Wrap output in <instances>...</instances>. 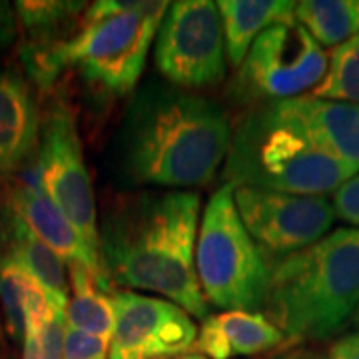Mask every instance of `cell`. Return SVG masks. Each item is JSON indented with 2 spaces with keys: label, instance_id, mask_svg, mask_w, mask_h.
I'll return each mask as SVG.
<instances>
[{
  "label": "cell",
  "instance_id": "9a60e30c",
  "mask_svg": "<svg viewBox=\"0 0 359 359\" xmlns=\"http://www.w3.org/2000/svg\"><path fill=\"white\" fill-rule=\"evenodd\" d=\"M0 256L13 259L46 290L56 308L66 309L70 282L65 259L42 244L8 205L0 212Z\"/></svg>",
  "mask_w": 359,
  "mask_h": 359
},
{
  "label": "cell",
  "instance_id": "cb8c5ba5",
  "mask_svg": "<svg viewBox=\"0 0 359 359\" xmlns=\"http://www.w3.org/2000/svg\"><path fill=\"white\" fill-rule=\"evenodd\" d=\"M196 353L205 355L208 359H231L230 347L224 339V334L219 330V323L216 316H208L202 323V327L198 330V337L194 344Z\"/></svg>",
  "mask_w": 359,
  "mask_h": 359
},
{
  "label": "cell",
  "instance_id": "44dd1931",
  "mask_svg": "<svg viewBox=\"0 0 359 359\" xmlns=\"http://www.w3.org/2000/svg\"><path fill=\"white\" fill-rule=\"evenodd\" d=\"M84 2H60V0H20L14 4L16 18L34 40L52 39L58 34L65 25L74 22L80 14H84Z\"/></svg>",
  "mask_w": 359,
  "mask_h": 359
},
{
  "label": "cell",
  "instance_id": "ac0fdd59",
  "mask_svg": "<svg viewBox=\"0 0 359 359\" xmlns=\"http://www.w3.org/2000/svg\"><path fill=\"white\" fill-rule=\"evenodd\" d=\"M295 20L320 46H339L359 36V0L295 2Z\"/></svg>",
  "mask_w": 359,
  "mask_h": 359
},
{
  "label": "cell",
  "instance_id": "2e32d148",
  "mask_svg": "<svg viewBox=\"0 0 359 359\" xmlns=\"http://www.w3.org/2000/svg\"><path fill=\"white\" fill-rule=\"evenodd\" d=\"M218 4L226 54L233 68L244 62L254 40L273 25L295 20V2L285 0H222Z\"/></svg>",
  "mask_w": 359,
  "mask_h": 359
},
{
  "label": "cell",
  "instance_id": "9c48e42d",
  "mask_svg": "<svg viewBox=\"0 0 359 359\" xmlns=\"http://www.w3.org/2000/svg\"><path fill=\"white\" fill-rule=\"evenodd\" d=\"M226 39L218 4L180 0L168 6L156 40V68L184 90L216 86L226 76Z\"/></svg>",
  "mask_w": 359,
  "mask_h": 359
},
{
  "label": "cell",
  "instance_id": "603a6c76",
  "mask_svg": "<svg viewBox=\"0 0 359 359\" xmlns=\"http://www.w3.org/2000/svg\"><path fill=\"white\" fill-rule=\"evenodd\" d=\"M110 341L66 325L62 359H108Z\"/></svg>",
  "mask_w": 359,
  "mask_h": 359
},
{
  "label": "cell",
  "instance_id": "83f0119b",
  "mask_svg": "<svg viewBox=\"0 0 359 359\" xmlns=\"http://www.w3.org/2000/svg\"><path fill=\"white\" fill-rule=\"evenodd\" d=\"M266 359H323V355H320L318 351H313L309 347L299 346V344H290V346L273 351Z\"/></svg>",
  "mask_w": 359,
  "mask_h": 359
},
{
  "label": "cell",
  "instance_id": "6da1fadb",
  "mask_svg": "<svg viewBox=\"0 0 359 359\" xmlns=\"http://www.w3.org/2000/svg\"><path fill=\"white\" fill-rule=\"evenodd\" d=\"M200 194H120L106 204L100 262L108 285L166 295L188 316L210 313L196 276Z\"/></svg>",
  "mask_w": 359,
  "mask_h": 359
},
{
  "label": "cell",
  "instance_id": "e0dca14e",
  "mask_svg": "<svg viewBox=\"0 0 359 359\" xmlns=\"http://www.w3.org/2000/svg\"><path fill=\"white\" fill-rule=\"evenodd\" d=\"M72 297L66 306V323L78 332L112 339L114 306L112 297L100 290L94 273L84 264H68Z\"/></svg>",
  "mask_w": 359,
  "mask_h": 359
},
{
  "label": "cell",
  "instance_id": "4fadbf2b",
  "mask_svg": "<svg viewBox=\"0 0 359 359\" xmlns=\"http://www.w3.org/2000/svg\"><path fill=\"white\" fill-rule=\"evenodd\" d=\"M39 102L30 80L16 68L0 70V178H8L39 152Z\"/></svg>",
  "mask_w": 359,
  "mask_h": 359
},
{
  "label": "cell",
  "instance_id": "277c9868",
  "mask_svg": "<svg viewBox=\"0 0 359 359\" xmlns=\"http://www.w3.org/2000/svg\"><path fill=\"white\" fill-rule=\"evenodd\" d=\"M262 308L294 344L337 334L359 308V228H339L273 264Z\"/></svg>",
  "mask_w": 359,
  "mask_h": 359
},
{
  "label": "cell",
  "instance_id": "7a4b0ae2",
  "mask_svg": "<svg viewBox=\"0 0 359 359\" xmlns=\"http://www.w3.org/2000/svg\"><path fill=\"white\" fill-rule=\"evenodd\" d=\"M226 108L192 90L148 82L130 100L116 138V160L132 186H208L228 158Z\"/></svg>",
  "mask_w": 359,
  "mask_h": 359
},
{
  "label": "cell",
  "instance_id": "f546056e",
  "mask_svg": "<svg viewBox=\"0 0 359 359\" xmlns=\"http://www.w3.org/2000/svg\"><path fill=\"white\" fill-rule=\"evenodd\" d=\"M0 346H2V325H0Z\"/></svg>",
  "mask_w": 359,
  "mask_h": 359
},
{
  "label": "cell",
  "instance_id": "30bf717a",
  "mask_svg": "<svg viewBox=\"0 0 359 359\" xmlns=\"http://www.w3.org/2000/svg\"><path fill=\"white\" fill-rule=\"evenodd\" d=\"M233 202L248 233L266 252L290 256L327 236L335 219L325 196H294L257 188H233Z\"/></svg>",
  "mask_w": 359,
  "mask_h": 359
},
{
  "label": "cell",
  "instance_id": "f1b7e54d",
  "mask_svg": "<svg viewBox=\"0 0 359 359\" xmlns=\"http://www.w3.org/2000/svg\"><path fill=\"white\" fill-rule=\"evenodd\" d=\"M178 359H208V358H205V355H200V353H192V351H190V353H184V355H180Z\"/></svg>",
  "mask_w": 359,
  "mask_h": 359
},
{
  "label": "cell",
  "instance_id": "484cf974",
  "mask_svg": "<svg viewBox=\"0 0 359 359\" xmlns=\"http://www.w3.org/2000/svg\"><path fill=\"white\" fill-rule=\"evenodd\" d=\"M16 39V11L11 2L0 0V50H6Z\"/></svg>",
  "mask_w": 359,
  "mask_h": 359
},
{
  "label": "cell",
  "instance_id": "7c38bea8",
  "mask_svg": "<svg viewBox=\"0 0 359 359\" xmlns=\"http://www.w3.org/2000/svg\"><path fill=\"white\" fill-rule=\"evenodd\" d=\"M6 205L25 222L26 228L32 231L42 244L50 248L54 254H58L68 264H84L94 273L100 290L102 292L110 290V285L104 278L100 256H96L90 250L84 238L70 224V219L52 204L46 194L42 192L36 174L32 180L14 186L8 192Z\"/></svg>",
  "mask_w": 359,
  "mask_h": 359
},
{
  "label": "cell",
  "instance_id": "ba28073f",
  "mask_svg": "<svg viewBox=\"0 0 359 359\" xmlns=\"http://www.w3.org/2000/svg\"><path fill=\"white\" fill-rule=\"evenodd\" d=\"M36 176L42 192L70 219L90 250L100 256L92 178L82 152L76 114L65 98L54 100L42 118Z\"/></svg>",
  "mask_w": 359,
  "mask_h": 359
},
{
  "label": "cell",
  "instance_id": "d6986e66",
  "mask_svg": "<svg viewBox=\"0 0 359 359\" xmlns=\"http://www.w3.org/2000/svg\"><path fill=\"white\" fill-rule=\"evenodd\" d=\"M216 320L231 355L273 353L294 344L266 318V313L259 311H224L216 316Z\"/></svg>",
  "mask_w": 359,
  "mask_h": 359
},
{
  "label": "cell",
  "instance_id": "d4e9b609",
  "mask_svg": "<svg viewBox=\"0 0 359 359\" xmlns=\"http://www.w3.org/2000/svg\"><path fill=\"white\" fill-rule=\"evenodd\" d=\"M335 216L359 228V172L334 192Z\"/></svg>",
  "mask_w": 359,
  "mask_h": 359
},
{
  "label": "cell",
  "instance_id": "ffe728a7",
  "mask_svg": "<svg viewBox=\"0 0 359 359\" xmlns=\"http://www.w3.org/2000/svg\"><path fill=\"white\" fill-rule=\"evenodd\" d=\"M327 56V72L320 84L311 90V96L359 104V36L335 46Z\"/></svg>",
  "mask_w": 359,
  "mask_h": 359
},
{
  "label": "cell",
  "instance_id": "7402d4cb",
  "mask_svg": "<svg viewBox=\"0 0 359 359\" xmlns=\"http://www.w3.org/2000/svg\"><path fill=\"white\" fill-rule=\"evenodd\" d=\"M32 276L13 259L0 256V306L4 327L14 341H22L26 334V299Z\"/></svg>",
  "mask_w": 359,
  "mask_h": 359
},
{
  "label": "cell",
  "instance_id": "8fae6325",
  "mask_svg": "<svg viewBox=\"0 0 359 359\" xmlns=\"http://www.w3.org/2000/svg\"><path fill=\"white\" fill-rule=\"evenodd\" d=\"M114 334L108 359H170L190 353L198 327L184 309L132 290H114Z\"/></svg>",
  "mask_w": 359,
  "mask_h": 359
},
{
  "label": "cell",
  "instance_id": "4316f807",
  "mask_svg": "<svg viewBox=\"0 0 359 359\" xmlns=\"http://www.w3.org/2000/svg\"><path fill=\"white\" fill-rule=\"evenodd\" d=\"M323 359H359V332L337 339Z\"/></svg>",
  "mask_w": 359,
  "mask_h": 359
},
{
  "label": "cell",
  "instance_id": "52a82bcc",
  "mask_svg": "<svg viewBox=\"0 0 359 359\" xmlns=\"http://www.w3.org/2000/svg\"><path fill=\"white\" fill-rule=\"evenodd\" d=\"M330 56L297 20L264 30L230 86L236 102L254 108L304 96L320 84Z\"/></svg>",
  "mask_w": 359,
  "mask_h": 359
},
{
  "label": "cell",
  "instance_id": "3957f363",
  "mask_svg": "<svg viewBox=\"0 0 359 359\" xmlns=\"http://www.w3.org/2000/svg\"><path fill=\"white\" fill-rule=\"evenodd\" d=\"M168 6L170 2H94L72 36L25 52L28 74L40 86H50L62 70L72 68L106 96H126L140 80Z\"/></svg>",
  "mask_w": 359,
  "mask_h": 359
},
{
  "label": "cell",
  "instance_id": "5bb4252c",
  "mask_svg": "<svg viewBox=\"0 0 359 359\" xmlns=\"http://www.w3.org/2000/svg\"><path fill=\"white\" fill-rule=\"evenodd\" d=\"M325 152L359 172V104L299 96L280 102Z\"/></svg>",
  "mask_w": 359,
  "mask_h": 359
},
{
  "label": "cell",
  "instance_id": "5b68a950",
  "mask_svg": "<svg viewBox=\"0 0 359 359\" xmlns=\"http://www.w3.org/2000/svg\"><path fill=\"white\" fill-rule=\"evenodd\" d=\"M355 172L325 152L280 102L248 108L231 130L224 180L231 188L294 196L335 192Z\"/></svg>",
  "mask_w": 359,
  "mask_h": 359
},
{
  "label": "cell",
  "instance_id": "8992f818",
  "mask_svg": "<svg viewBox=\"0 0 359 359\" xmlns=\"http://www.w3.org/2000/svg\"><path fill=\"white\" fill-rule=\"evenodd\" d=\"M196 276L205 302L226 311L264 306L269 268L248 233L230 184L219 186L205 205L196 240Z\"/></svg>",
  "mask_w": 359,
  "mask_h": 359
}]
</instances>
